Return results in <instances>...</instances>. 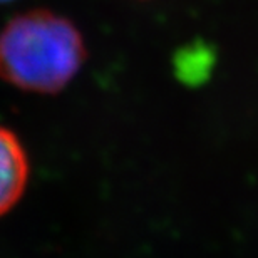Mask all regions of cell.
<instances>
[{
    "mask_svg": "<svg viewBox=\"0 0 258 258\" xmlns=\"http://www.w3.org/2000/svg\"><path fill=\"white\" fill-rule=\"evenodd\" d=\"M86 55L79 29L45 9L17 15L0 32V77L22 91H62L79 72Z\"/></svg>",
    "mask_w": 258,
    "mask_h": 258,
    "instance_id": "cell-1",
    "label": "cell"
},
{
    "mask_svg": "<svg viewBox=\"0 0 258 258\" xmlns=\"http://www.w3.org/2000/svg\"><path fill=\"white\" fill-rule=\"evenodd\" d=\"M29 158L20 139L0 126V216L17 205L27 188Z\"/></svg>",
    "mask_w": 258,
    "mask_h": 258,
    "instance_id": "cell-2",
    "label": "cell"
},
{
    "mask_svg": "<svg viewBox=\"0 0 258 258\" xmlns=\"http://www.w3.org/2000/svg\"><path fill=\"white\" fill-rule=\"evenodd\" d=\"M5 2H12V0H0V4H5Z\"/></svg>",
    "mask_w": 258,
    "mask_h": 258,
    "instance_id": "cell-3",
    "label": "cell"
}]
</instances>
